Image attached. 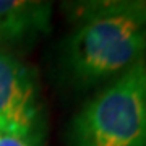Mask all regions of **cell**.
<instances>
[{
  "label": "cell",
  "mask_w": 146,
  "mask_h": 146,
  "mask_svg": "<svg viewBox=\"0 0 146 146\" xmlns=\"http://www.w3.org/2000/svg\"><path fill=\"white\" fill-rule=\"evenodd\" d=\"M0 146H37V145L34 141L28 140V138H23V136L0 131Z\"/></svg>",
  "instance_id": "obj_5"
},
{
  "label": "cell",
  "mask_w": 146,
  "mask_h": 146,
  "mask_svg": "<svg viewBox=\"0 0 146 146\" xmlns=\"http://www.w3.org/2000/svg\"><path fill=\"white\" fill-rule=\"evenodd\" d=\"M39 114L33 73L21 60L0 47V131L37 143Z\"/></svg>",
  "instance_id": "obj_3"
},
{
  "label": "cell",
  "mask_w": 146,
  "mask_h": 146,
  "mask_svg": "<svg viewBox=\"0 0 146 146\" xmlns=\"http://www.w3.org/2000/svg\"><path fill=\"white\" fill-rule=\"evenodd\" d=\"M75 11L63 58L78 86L112 81L146 58V2H88Z\"/></svg>",
  "instance_id": "obj_1"
},
{
  "label": "cell",
  "mask_w": 146,
  "mask_h": 146,
  "mask_svg": "<svg viewBox=\"0 0 146 146\" xmlns=\"http://www.w3.org/2000/svg\"><path fill=\"white\" fill-rule=\"evenodd\" d=\"M72 146H146V58L109 81L70 123Z\"/></svg>",
  "instance_id": "obj_2"
},
{
  "label": "cell",
  "mask_w": 146,
  "mask_h": 146,
  "mask_svg": "<svg viewBox=\"0 0 146 146\" xmlns=\"http://www.w3.org/2000/svg\"><path fill=\"white\" fill-rule=\"evenodd\" d=\"M52 7L47 2L0 0V46L26 44L50 28Z\"/></svg>",
  "instance_id": "obj_4"
}]
</instances>
